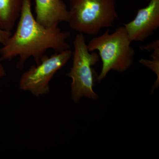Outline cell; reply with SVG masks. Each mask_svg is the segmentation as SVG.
<instances>
[{
	"mask_svg": "<svg viewBox=\"0 0 159 159\" xmlns=\"http://www.w3.org/2000/svg\"><path fill=\"white\" fill-rule=\"evenodd\" d=\"M31 5V0H23L16 31L0 48V61L19 57L16 66L20 70L31 57L38 64L49 49L55 52L70 49L66 41L71 32L62 31L58 26L46 28L42 25L32 14Z\"/></svg>",
	"mask_w": 159,
	"mask_h": 159,
	"instance_id": "1",
	"label": "cell"
},
{
	"mask_svg": "<svg viewBox=\"0 0 159 159\" xmlns=\"http://www.w3.org/2000/svg\"><path fill=\"white\" fill-rule=\"evenodd\" d=\"M131 42L124 26L111 33L107 29L102 35L94 37L89 42V51H98L102 61V70L97 78L99 82L110 71L122 73L132 66L135 51L131 46Z\"/></svg>",
	"mask_w": 159,
	"mask_h": 159,
	"instance_id": "2",
	"label": "cell"
},
{
	"mask_svg": "<svg viewBox=\"0 0 159 159\" xmlns=\"http://www.w3.org/2000/svg\"><path fill=\"white\" fill-rule=\"evenodd\" d=\"M68 23L80 33L96 35L118 18L116 0H69Z\"/></svg>",
	"mask_w": 159,
	"mask_h": 159,
	"instance_id": "3",
	"label": "cell"
},
{
	"mask_svg": "<svg viewBox=\"0 0 159 159\" xmlns=\"http://www.w3.org/2000/svg\"><path fill=\"white\" fill-rule=\"evenodd\" d=\"M73 64L66 76L72 80L71 98L75 102L82 97L97 100L99 96L93 90L94 74L93 67L99 61V54L90 52L83 34L78 33L74 42Z\"/></svg>",
	"mask_w": 159,
	"mask_h": 159,
	"instance_id": "4",
	"label": "cell"
},
{
	"mask_svg": "<svg viewBox=\"0 0 159 159\" xmlns=\"http://www.w3.org/2000/svg\"><path fill=\"white\" fill-rule=\"evenodd\" d=\"M70 49L45 55L38 64L31 66L20 78L19 88L36 97L46 95L50 91L49 84L57 71L65 66L72 57Z\"/></svg>",
	"mask_w": 159,
	"mask_h": 159,
	"instance_id": "5",
	"label": "cell"
},
{
	"mask_svg": "<svg viewBox=\"0 0 159 159\" xmlns=\"http://www.w3.org/2000/svg\"><path fill=\"white\" fill-rule=\"evenodd\" d=\"M123 26L132 42L144 41L150 37L159 27V0H150L148 6L139 9L133 20Z\"/></svg>",
	"mask_w": 159,
	"mask_h": 159,
	"instance_id": "6",
	"label": "cell"
},
{
	"mask_svg": "<svg viewBox=\"0 0 159 159\" xmlns=\"http://www.w3.org/2000/svg\"><path fill=\"white\" fill-rule=\"evenodd\" d=\"M35 19L46 28L67 23L69 9L62 0H35Z\"/></svg>",
	"mask_w": 159,
	"mask_h": 159,
	"instance_id": "7",
	"label": "cell"
},
{
	"mask_svg": "<svg viewBox=\"0 0 159 159\" xmlns=\"http://www.w3.org/2000/svg\"><path fill=\"white\" fill-rule=\"evenodd\" d=\"M23 0H0V29L11 32L18 21Z\"/></svg>",
	"mask_w": 159,
	"mask_h": 159,
	"instance_id": "8",
	"label": "cell"
},
{
	"mask_svg": "<svg viewBox=\"0 0 159 159\" xmlns=\"http://www.w3.org/2000/svg\"><path fill=\"white\" fill-rule=\"evenodd\" d=\"M152 60H148L145 59H141L139 60V62L142 64L143 65L145 66L148 67V68L152 70L156 74L157 79V81L159 82V47L155 49L152 51Z\"/></svg>",
	"mask_w": 159,
	"mask_h": 159,
	"instance_id": "9",
	"label": "cell"
},
{
	"mask_svg": "<svg viewBox=\"0 0 159 159\" xmlns=\"http://www.w3.org/2000/svg\"><path fill=\"white\" fill-rule=\"evenodd\" d=\"M159 47V40L157 39L155 41L148 44L146 46H143L141 47V50H145L146 51H152L156 48Z\"/></svg>",
	"mask_w": 159,
	"mask_h": 159,
	"instance_id": "10",
	"label": "cell"
},
{
	"mask_svg": "<svg viewBox=\"0 0 159 159\" xmlns=\"http://www.w3.org/2000/svg\"><path fill=\"white\" fill-rule=\"evenodd\" d=\"M6 75V71L3 65L0 62V78H3Z\"/></svg>",
	"mask_w": 159,
	"mask_h": 159,
	"instance_id": "11",
	"label": "cell"
},
{
	"mask_svg": "<svg viewBox=\"0 0 159 159\" xmlns=\"http://www.w3.org/2000/svg\"><path fill=\"white\" fill-rule=\"evenodd\" d=\"M145 1H150V0H145Z\"/></svg>",
	"mask_w": 159,
	"mask_h": 159,
	"instance_id": "12",
	"label": "cell"
}]
</instances>
